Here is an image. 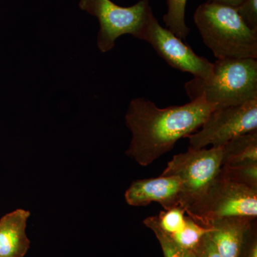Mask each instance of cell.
<instances>
[{"label": "cell", "mask_w": 257, "mask_h": 257, "mask_svg": "<svg viewBox=\"0 0 257 257\" xmlns=\"http://www.w3.org/2000/svg\"><path fill=\"white\" fill-rule=\"evenodd\" d=\"M209 231V228L204 227L189 216L184 229L178 234L170 238L181 247L195 252L203 237Z\"/></svg>", "instance_id": "cell-14"}, {"label": "cell", "mask_w": 257, "mask_h": 257, "mask_svg": "<svg viewBox=\"0 0 257 257\" xmlns=\"http://www.w3.org/2000/svg\"><path fill=\"white\" fill-rule=\"evenodd\" d=\"M187 2V0H167V12L163 18L167 29L181 39H185L189 33L185 20Z\"/></svg>", "instance_id": "cell-13"}, {"label": "cell", "mask_w": 257, "mask_h": 257, "mask_svg": "<svg viewBox=\"0 0 257 257\" xmlns=\"http://www.w3.org/2000/svg\"><path fill=\"white\" fill-rule=\"evenodd\" d=\"M194 253L195 257H221L215 245L209 239L207 234L203 237Z\"/></svg>", "instance_id": "cell-19"}, {"label": "cell", "mask_w": 257, "mask_h": 257, "mask_svg": "<svg viewBox=\"0 0 257 257\" xmlns=\"http://www.w3.org/2000/svg\"><path fill=\"white\" fill-rule=\"evenodd\" d=\"M79 7L99 21L97 47L103 53L112 50L115 41L122 35L145 40L155 17L149 0H140L131 7L119 6L111 0H80Z\"/></svg>", "instance_id": "cell-4"}, {"label": "cell", "mask_w": 257, "mask_h": 257, "mask_svg": "<svg viewBox=\"0 0 257 257\" xmlns=\"http://www.w3.org/2000/svg\"><path fill=\"white\" fill-rule=\"evenodd\" d=\"M182 180L176 176L135 181L126 189L125 200L133 207H145L152 202L159 203L165 210L181 207L183 201Z\"/></svg>", "instance_id": "cell-9"}, {"label": "cell", "mask_w": 257, "mask_h": 257, "mask_svg": "<svg viewBox=\"0 0 257 257\" xmlns=\"http://www.w3.org/2000/svg\"><path fill=\"white\" fill-rule=\"evenodd\" d=\"M30 212L18 209L0 219V257H24L30 247L27 223Z\"/></svg>", "instance_id": "cell-10"}, {"label": "cell", "mask_w": 257, "mask_h": 257, "mask_svg": "<svg viewBox=\"0 0 257 257\" xmlns=\"http://www.w3.org/2000/svg\"><path fill=\"white\" fill-rule=\"evenodd\" d=\"M216 107L203 97L167 108H159L145 98L133 99L125 115L132 133L126 155L140 166L151 165L170 152L180 139L199 130Z\"/></svg>", "instance_id": "cell-1"}, {"label": "cell", "mask_w": 257, "mask_h": 257, "mask_svg": "<svg viewBox=\"0 0 257 257\" xmlns=\"http://www.w3.org/2000/svg\"><path fill=\"white\" fill-rule=\"evenodd\" d=\"M237 257H257V225L256 219L251 221L243 237Z\"/></svg>", "instance_id": "cell-17"}, {"label": "cell", "mask_w": 257, "mask_h": 257, "mask_svg": "<svg viewBox=\"0 0 257 257\" xmlns=\"http://www.w3.org/2000/svg\"><path fill=\"white\" fill-rule=\"evenodd\" d=\"M221 170L235 182L257 190V162L221 167Z\"/></svg>", "instance_id": "cell-16"}, {"label": "cell", "mask_w": 257, "mask_h": 257, "mask_svg": "<svg viewBox=\"0 0 257 257\" xmlns=\"http://www.w3.org/2000/svg\"><path fill=\"white\" fill-rule=\"evenodd\" d=\"M145 41L173 68L194 75V78L209 80L213 76L214 64L197 55L168 29L163 28L154 17L147 28Z\"/></svg>", "instance_id": "cell-8"}, {"label": "cell", "mask_w": 257, "mask_h": 257, "mask_svg": "<svg viewBox=\"0 0 257 257\" xmlns=\"http://www.w3.org/2000/svg\"><path fill=\"white\" fill-rule=\"evenodd\" d=\"M194 20L217 60L257 58V31L246 26L236 8L207 2L198 7Z\"/></svg>", "instance_id": "cell-2"}, {"label": "cell", "mask_w": 257, "mask_h": 257, "mask_svg": "<svg viewBox=\"0 0 257 257\" xmlns=\"http://www.w3.org/2000/svg\"><path fill=\"white\" fill-rule=\"evenodd\" d=\"M144 224L152 230L158 239L164 257H195L194 251L181 247L163 232L157 224L155 216H149L144 220Z\"/></svg>", "instance_id": "cell-15"}, {"label": "cell", "mask_w": 257, "mask_h": 257, "mask_svg": "<svg viewBox=\"0 0 257 257\" xmlns=\"http://www.w3.org/2000/svg\"><path fill=\"white\" fill-rule=\"evenodd\" d=\"M253 220L255 219L231 217L211 223L207 235L221 257L238 256L245 233Z\"/></svg>", "instance_id": "cell-11"}, {"label": "cell", "mask_w": 257, "mask_h": 257, "mask_svg": "<svg viewBox=\"0 0 257 257\" xmlns=\"http://www.w3.org/2000/svg\"><path fill=\"white\" fill-rule=\"evenodd\" d=\"M222 147L195 149L189 147L175 155L162 176H176L182 180L183 201L181 207L186 212L202 200L222 167Z\"/></svg>", "instance_id": "cell-6"}, {"label": "cell", "mask_w": 257, "mask_h": 257, "mask_svg": "<svg viewBox=\"0 0 257 257\" xmlns=\"http://www.w3.org/2000/svg\"><path fill=\"white\" fill-rule=\"evenodd\" d=\"M236 10L246 26L257 31V0H244Z\"/></svg>", "instance_id": "cell-18"}, {"label": "cell", "mask_w": 257, "mask_h": 257, "mask_svg": "<svg viewBox=\"0 0 257 257\" xmlns=\"http://www.w3.org/2000/svg\"><path fill=\"white\" fill-rule=\"evenodd\" d=\"M222 167L257 162V131L241 135L222 147Z\"/></svg>", "instance_id": "cell-12"}, {"label": "cell", "mask_w": 257, "mask_h": 257, "mask_svg": "<svg viewBox=\"0 0 257 257\" xmlns=\"http://www.w3.org/2000/svg\"><path fill=\"white\" fill-rule=\"evenodd\" d=\"M243 1L244 0H207L208 3H217V4L226 5L234 8L241 5Z\"/></svg>", "instance_id": "cell-20"}, {"label": "cell", "mask_w": 257, "mask_h": 257, "mask_svg": "<svg viewBox=\"0 0 257 257\" xmlns=\"http://www.w3.org/2000/svg\"><path fill=\"white\" fill-rule=\"evenodd\" d=\"M200 128L187 137L193 148L223 147L238 137L257 131V99L239 105L216 107Z\"/></svg>", "instance_id": "cell-7"}, {"label": "cell", "mask_w": 257, "mask_h": 257, "mask_svg": "<svg viewBox=\"0 0 257 257\" xmlns=\"http://www.w3.org/2000/svg\"><path fill=\"white\" fill-rule=\"evenodd\" d=\"M209 80L194 78L184 85L190 100L203 97L217 107L236 106L257 99L256 59H220Z\"/></svg>", "instance_id": "cell-3"}, {"label": "cell", "mask_w": 257, "mask_h": 257, "mask_svg": "<svg viewBox=\"0 0 257 257\" xmlns=\"http://www.w3.org/2000/svg\"><path fill=\"white\" fill-rule=\"evenodd\" d=\"M186 213L207 228L225 218L256 219L257 190L235 182L221 169L202 200Z\"/></svg>", "instance_id": "cell-5"}]
</instances>
